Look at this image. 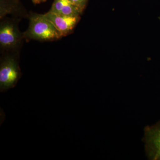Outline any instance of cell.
Segmentation results:
<instances>
[{
    "label": "cell",
    "mask_w": 160,
    "mask_h": 160,
    "mask_svg": "<svg viewBox=\"0 0 160 160\" xmlns=\"http://www.w3.org/2000/svg\"><path fill=\"white\" fill-rule=\"evenodd\" d=\"M143 141L148 159L160 160V121L145 127Z\"/></svg>",
    "instance_id": "cell-4"
},
{
    "label": "cell",
    "mask_w": 160,
    "mask_h": 160,
    "mask_svg": "<svg viewBox=\"0 0 160 160\" xmlns=\"http://www.w3.org/2000/svg\"><path fill=\"white\" fill-rule=\"evenodd\" d=\"M70 1L82 11H83L86 7L88 0H70Z\"/></svg>",
    "instance_id": "cell-7"
},
{
    "label": "cell",
    "mask_w": 160,
    "mask_h": 160,
    "mask_svg": "<svg viewBox=\"0 0 160 160\" xmlns=\"http://www.w3.org/2000/svg\"><path fill=\"white\" fill-rule=\"evenodd\" d=\"M22 75L17 59L7 55L1 59L0 92H4L14 88Z\"/></svg>",
    "instance_id": "cell-2"
},
{
    "label": "cell",
    "mask_w": 160,
    "mask_h": 160,
    "mask_svg": "<svg viewBox=\"0 0 160 160\" xmlns=\"http://www.w3.org/2000/svg\"><path fill=\"white\" fill-rule=\"evenodd\" d=\"M23 35L26 38L40 41H53L62 38L45 14L37 13L30 15L29 27Z\"/></svg>",
    "instance_id": "cell-1"
},
{
    "label": "cell",
    "mask_w": 160,
    "mask_h": 160,
    "mask_svg": "<svg viewBox=\"0 0 160 160\" xmlns=\"http://www.w3.org/2000/svg\"><path fill=\"white\" fill-rule=\"evenodd\" d=\"M49 11L72 16H80L83 12L70 0H54Z\"/></svg>",
    "instance_id": "cell-6"
},
{
    "label": "cell",
    "mask_w": 160,
    "mask_h": 160,
    "mask_svg": "<svg viewBox=\"0 0 160 160\" xmlns=\"http://www.w3.org/2000/svg\"><path fill=\"white\" fill-rule=\"evenodd\" d=\"M23 37L16 22L7 19L1 22L0 26V45L2 49L10 50L15 49L20 45Z\"/></svg>",
    "instance_id": "cell-3"
},
{
    "label": "cell",
    "mask_w": 160,
    "mask_h": 160,
    "mask_svg": "<svg viewBox=\"0 0 160 160\" xmlns=\"http://www.w3.org/2000/svg\"><path fill=\"white\" fill-rule=\"evenodd\" d=\"M32 1L35 4H39L40 3L45 2L46 0H32Z\"/></svg>",
    "instance_id": "cell-8"
},
{
    "label": "cell",
    "mask_w": 160,
    "mask_h": 160,
    "mask_svg": "<svg viewBox=\"0 0 160 160\" xmlns=\"http://www.w3.org/2000/svg\"><path fill=\"white\" fill-rule=\"evenodd\" d=\"M45 15L53 24L62 37L70 34L80 19V16L64 15L49 11Z\"/></svg>",
    "instance_id": "cell-5"
}]
</instances>
